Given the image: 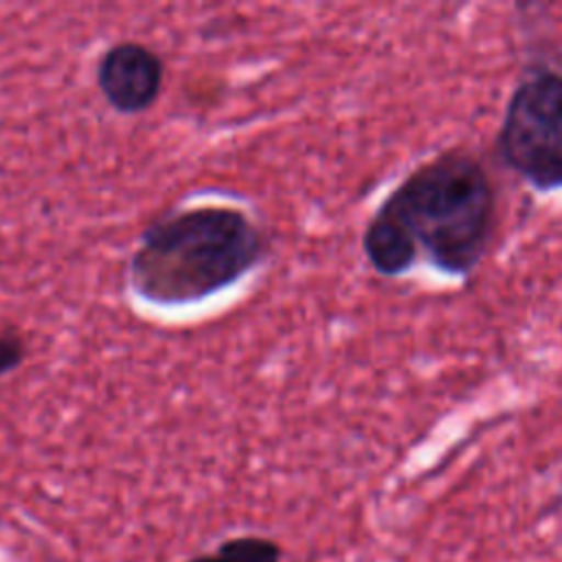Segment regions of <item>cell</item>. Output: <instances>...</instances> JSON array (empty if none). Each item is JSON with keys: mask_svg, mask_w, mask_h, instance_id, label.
I'll return each instance as SVG.
<instances>
[{"mask_svg": "<svg viewBox=\"0 0 562 562\" xmlns=\"http://www.w3.org/2000/svg\"><path fill=\"white\" fill-rule=\"evenodd\" d=\"M496 224V193L485 167L450 151L411 171L378 206L362 250L382 277L426 259L448 274H468L485 255Z\"/></svg>", "mask_w": 562, "mask_h": 562, "instance_id": "6da1fadb", "label": "cell"}, {"mask_svg": "<svg viewBox=\"0 0 562 562\" xmlns=\"http://www.w3.org/2000/svg\"><path fill=\"white\" fill-rule=\"evenodd\" d=\"M184 562H281V547L266 536H233L222 540L211 553Z\"/></svg>", "mask_w": 562, "mask_h": 562, "instance_id": "5b68a950", "label": "cell"}, {"mask_svg": "<svg viewBox=\"0 0 562 562\" xmlns=\"http://www.w3.org/2000/svg\"><path fill=\"white\" fill-rule=\"evenodd\" d=\"M266 255L268 237L246 211L200 204L145 228L130 259V285L154 305H189L237 283Z\"/></svg>", "mask_w": 562, "mask_h": 562, "instance_id": "7a4b0ae2", "label": "cell"}, {"mask_svg": "<svg viewBox=\"0 0 562 562\" xmlns=\"http://www.w3.org/2000/svg\"><path fill=\"white\" fill-rule=\"evenodd\" d=\"M165 79V64L156 50L140 42H119L105 48L97 64V86L119 114L149 110Z\"/></svg>", "mask_w": 562, "mask_h": 562, "instance_id": "277c9868", "label": "cell"}, {"mask_svg": "<svg viewBox=\"0 0 562 562\" xmlns=\"http://www.w3.org/2000/svg\"><path fill=\"white\" fill-rule=\"evenodd\" d=\"M496 151L533 189H562V72L531 68L518 81L505 105Z\"/></svg>", "mask_w": 562, "mask_h": 562, "instance_id": "3957f363", "label": "cell"}, {"mask_svg": "<svg viewBox=\"0 0 562 562\" xmlns=\"http://www.w3.org/2000/svg\"><path fill=\"white\" fill-rule=\"evenodd\" d=\"M24 356L26 347L22 336L13 329L0 331V375H7L13 369H18L24 362Z\"/></svg>", "mask_w": 562, "mask_h": 562, "instance_id": "8992f818", "label": "cell"}]
</instances>
